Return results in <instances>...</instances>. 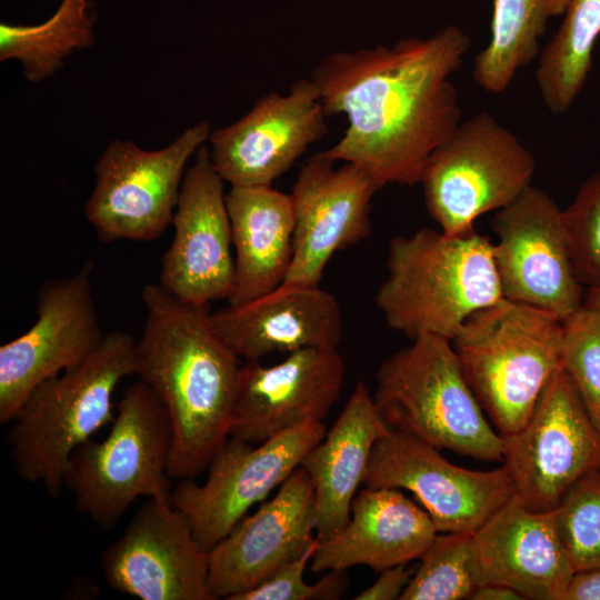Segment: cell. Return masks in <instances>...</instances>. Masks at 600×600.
I'll return each instance as SVG.
<instances>
[{"instance_id":"obj_36","label":"cell","mask_w":600,"mask_h":600,"mask_svg":"<svg viewBox=\"0 0 600 600\" xmlns=\"http://www.w3.org/2000/svg\"><path fill=\"white\" fill-rule=\"evenodd\" d=\"M471 600H521L524 599L514 589L499 583H483L476 586Z\"/></svg>"},{"instance_id":"obj_6","label":"cell","mask_w":600,"mask_h":600,"mask_svg":"<svg viewBox=\"0 0 600 600\" xmlns=\"http://www.w3.org/2000/svg\"><path fill=\"white\" fill-rule=\"evenodd\" d=\"M387 358L372 394L384 423L438 449L502 461L503 438L487 419L450 340L421 336Z\"/></svg>"},{"instance_id":"obj_34","label":"cell","mask_w":600,"mask_h":600,"mask_svg":"<svg viewBox=\"0 0 600 600\" xmlns=\"http://www.w3.org/2000/svg\"><path fill=\"white\" fill-rule=\"evenodd\" d=\"M379 578L367 589L358 593L356 600H394L400 599L409 584L413 572L406 563L397 564L380 571Z\"/></svg>"},{"instance_id":"obj_27","label":"cell","mask_w":600,"mask_h":600,"mask_svg":"<svg viewBox=\"0 0 600 600\" xmlns=\"http://www.w3.org/2000/svg\"><path fill=\"white\" fill-rule=\"evenodd\" d=\"M94 16L90 0H62L39 24L0 23V61L17 60L31 83L43 81L73 52L94 43Z\"/></svg>"},{"instance_id":"obj_2","label":"cell","mask_w":600,"mask_h":600,"mask_svg":"<svg viewBox=\"0 0 600 600\" xmlns=\"http://www.w3.org/2000/svg\"><path fill=\"white\" fill-rule=\"evenodd\" d=\"M141 300L134 374L168 413L170 478L193 479L230 437L241 359L213 330L208 304L184 302L152 282Z\"/></svg>"},{"instance_id":"obj_11","label":"cell","mask_w":600,"mask_h":600,"mask_svg":"<svg viewBox=\"0 0 600 600\" xmlns=\"http://www.w3.org/2000/svg\"><path fill=\"white\" fill-rule=\"evenodd\" d=\"M502 438L514 494L532 511H552L580 478L600 468V429L563 369L528 422Z\"/></svg>"},{"instance_id":"obj_17","label":"cell","mask_w":600,"mask_h":600,"mask_svg":"<svg viewBox=\"0 0 600 600\" xmlns=\"http://www.w3.org/2000/svg\"><path fill=\"white\" fill-rule=\"evenodd\" d=\"M171 224L174 234L162 257L160 286L193 304L228 300L234 258L224 180L204 144L184 173Z\"/></svg>"},{"instance_id":"obj_16","label":"cell","mask_w":600,"mask_h":600,"mask_svg":"<svg viewBox=\"0 0 600 600\" xmlns=\"http://www.w3.org/2000/svg\"><path fill=\"white\" fill-rule=\"evenodd\" d=\"M313 81L301 78L288 93L268 92L229 126L210 133V158L230 186H264L284 174L328 131Z\"/></svg>"},{"instance_id":"obj_22","label":"cell","mask_w":600,"mask_h":600,"mask_svg":"<svg viewBox=\"0 0 600 600\" xmlns=\"http://www.w3.org/2000/svg\"><path fill=\"white\" fill-rule=\"evenodd\" d=\"M210 322L246 361L307 348L337 349L342 337L339 302L319 284L283 282L256 299L210 312Z\"/></svg>"},{"instance_id":"obj_13","label":"cell","mask_w":600,"mask_h":600,"mask_svg":"<svg viewBox=\"0 0 600 600\" xmlns=\"http://www.w3.org/2000/svg\"><path fill=\"white\" fill-rule=\"evenodd\" d=\"M92 268L89 260L71 276L42 282L34 323L0 347V423L12 422L36 387L79 366L102 342Z\"/></svg>"},{"instance_id":"obj_8","label":"cell","mask_w":600,"mask_h":600,"mask_svg":"<svg viewBox=\"0 0 600 600\" xmlns=\"http://www.w3.org/2000/svg\"><path fill=\"white\" fill-rule=\"evenodd\" d=\"M532 153L494 117L460 122L429 156L420 179L429 214L447 236L474 230L480 216L510 204L529 187Z\"/></svg>"},{"instance_id":"obj_7","label":"cell","mask_w":600,"mask_h":600,"mask_svg":"<svg viewBox=\"0 0 600 600\" xmlns=\"http://www.w3.org/2000/svg\"><path fill=\"white\" fill-rule=\"evenodd\" d=\"M171 438L166 409L138 379L116 404L106 438L86 441L69 459L64 488L77 509L111 530L138 498L170 499Z\"/></svg>"},{"instance_id":"obj_24","label":"cell","mask_w":600,"mask_h":600,"mask_svg":"<svg viewBox=\"0 0 600 600\" xmlns=\"http://www.w3.org/2000/svg\"><path fill=\"white\" fill-rule=\"evenodd\" d=\"M388 429L368 388L358 381L331 429L304 454L300 467L313 483L319 540L348 523L373 446Z\"/></svg>"},{"instance_id":"obj_18","label":"cell","mask_w":600,"mask_h":600,"mask_svg":"<svg viewBox=\"0 0 600 600\" xmlns=\"http://www.w3.org/2000/svg\"><path fill=\"white\" fill-rule=\"evenodd\" d=\"M334 163L319 151L306 161L292 184L293 256L287 283L319 284L336 252L371 233V202L379 187L360 167Z\"/></svg>"},{"instance_id":"obj_35","label":"cell","mask_w":600,"mask_h":600,"mask_svg":"<svg viewBox=\"0 0 600 600\" xmlns=\"http://www.w3.org/2000/svg\"><path fill=\"white\" fill-rule=\"evenodd\" d=\"M561 600H600V568L574 571Z\"/></svg>"},{"instance_id":"obj_23","label":"cell","mask_w":600,"mask_h":600,"mask_svg":"<svg viewBox=\"0 0 600 600\" xmlns=\"http://www.w3.org/2000/svg\"><path fill=\"white\" fill-rule=\"evenodd\" d=\"M438 531L428 512L398 489L366 487L351 503L348 523L319 540L313 572L346 571L363 564L373 570L420 559Z\"/></svg>"},{"instance_id":"obj_3","label":"cell","mask_w":600,"mask_h":600,"mask_svg":"<svg viewBox=\"0 0 600 600\" xmlns=\"http://www.w3.org/2000/svg\"><path fill=\"white\" fill-rule=\"evenodd\" d=\"M386 267L376 303L388 327L411 340L452 341L472 314L504 299L493 242L474 230L447 236L422 228L396 237Z\"/></svg>"},{"instance_id":"obj_1","label":"cell","mask_w":600,"mask_h":600,"mask_svg":"<svg viewBox=\"0 0 600 600\" xmlns=\"http://www.w3.org/2000/svg\"><path fill=\"white\" fill-rule=\"evenodd\" d=\"M469 47V37L448 26L428 38L322 58L310 79L327 116L348 119L341 138L324 153L360 167L379 189L420 183L429 156L461 122L450 77Z\"/></svg>"},{"instance_id":"obj_28","label":"cell","mask_w":600,"mask_h":600,"mask_svg":"<svg viewBox=\"0 0 600 600\" xmlns=\"http://www.w3.org/2000/svg\"><path fill=\"white\" fill-rule=\"evenodd\" d=\"M563 14L536 70L540 96L553 113L566 112L586 84L600 36V0H570Z\"/></svg>"},{"instance_id":"obj_31","label":"cell","mask_w":600,"mask_h":600,"mask_svg":"<svg viewBox=\"0 0 600 600\" xmlns=\"http://www.w3.org/2000/svg\"><path fill=\"white\" fill-rule=\"evenodd\" d=\"M562 323V369L600 429V311L583 304Z\"/></svg>"},{"instance_id":"obj_9","label":"cell","mask_w":600,"mask_h":600,"mask_svg":"<svg viewBox=\"0 0 600 600\" xmlns=\"http://www.w3.org/2000/svg\"><path fill=\"white\" fill-rule=\"evenodd\" d=\"M210 133L209 123L201 121L158 150L111 141L96 162L94 187L84 206L100 241L158 239L172 222L186 166Z\"/></svg>"},{"instance_id":"obj_19","label":"cell","mask_w":600,"mask_h":600,"mask_svg":"<svg viewBox=\"0 0 600 600\" xmlns=\"http://www.w3.org/2000/svg\"><path fill=\"white\" fill-rule=\"evenodd\" d=\"M346 363L337 349L307 348L273 366L241 364L230 437L253 444L322 422L337 402Z\"/></svg>"},{"instance_id":"obj_15","label":"cell","mask_w":600,"mask_h":600,"mask_svg":"<svg viewBox=\"0 0 600 600\" xmlns=\"http://www.w3.org/2000/svg\"><path fill=\"white\" fill-rule=\"evenodd\" d=\"M100 563L111 589L140 600H214L209 552L170 499L148 498Z\"/></svg>"},{"instance_id":"obj_30","label":"cell","mask_w":600,"mask_h":600,"mask_svg":"<svg viewBox=\"0 0 600 600\" xmlns=\"http://www.w3.org/2000/svg\"><path fill=\"white\" fill-rule=\"evenodd\" d=\"M552 512L573 570L600 568V468L580 478Z\"/></svg>"},{"instance_id":"obj_20","label":"cell","mask_w":600,"mask_h":600,"mask_svg":"<svg viewBox=\"0 0 600 600\" xmlns=\"http://www.w3.org/2000/svg\"><path fill=\"white\" fill-rule=\"evenodd\" d=\"M314 488L302 467L209 551L208 587L214 598L232 600L298 558L317 539Z\"/></svg>"},{"instance_id":"obj_10","label":"cell","mask_w":600,"mask_h":600,"mask_svg":"<svg viewBox=\"0 0 600 600\" xmlns=\"http://www.w3.org/2000/svg\"><path fill=\"white\" fill-rule=\"evenodd\" d=\"M326 436L323 422L308 423L253 444L229 437L208 466L203 483L181 479L170 501L188 520L208 552L227 537L248 510L298 468Z\"/></svg>"},{"instance_id":"obj_5","label":"cell","mask_w":600,"mask_h":600,"mask_svg":"<svg viewBox=\"0 0 600 600\" xmlns=\"http://www.w3.org/2000/svg\"><path fill=\"white\" fill-rule=\"evenodd\" d=\"M562 321L507 299L472 314L452 339L463 374L501 437L528 422L562 369Z\"/></svg>"},{"instance_id":"obj_14","label":"cell","mask_w":600,"mask_h":600,"mask_svg":"<svg viewBox=\"0 0 600 600\" xmlns=\"http://www.w3.org/2000/svg\"><path fill=\"white\" fill-rule=\"evenodd\" d=\"M362 483L410 491L438 533L474 532L514 494L504 466L467 469L438 448L391 428L374 443Z\"/></svg>"},{"instance_id":"obj_25","label":"cell","mask_w":600,"mask_h":600,"mask_svg":"<svg viewBox=\"0 0 600 600\" xmlns=\"http://www.w3.org/2000/svg\"><path fill=\"white\" fill-rule=\"evenodd\" d=\"M234 257L229 304L281 286L293 256L294 211L289 193L264 186H231L226 193Z\"/></svg>"},{"instance_id":"obj_26","label":"cell","mask_w":600,"mask_h":600,"mask_svg":"<svg viewBox=\"0 0 600 600\" xmlns=\"http://www.w3.org/2000/svg\"><path fill=\"white\" fill-rule=\"evenodd\" d=\"M570 0H494L491 37L474 57L473 78L486 91H504L519 69L540 54L539 39L550 18Z\"/></svg>"},{"instance_id":"obj_4","label":"cell","mask_w":600,"mask_h":600,"mask_svg":"<svg viewBox=\"0 0 600 600\" xmlns=\"http://www.w3.org/2000/svg\"><path fill=\"white\" fill-rule=\"evenodd\" d=\"M136 341L127 332H109L82 363L31 391L8 433L22 480L60 494L73 451L114 418L116 389L134 374Z\"/></svg>"},{"instance_id":"obj_37","label":"cell","mask_w":600,"mask_h":600,"mask_svg":"<svg viewBox=\"0 0 600 600\" xmlns=\"http://www.w3.org/2000/svg\"><path fill=\"white\" fill-rule=\"evenodd\" d=\"M586 307L600 311V287L598 288H588L587 293L584 294Z\"/></svg>"},{"instance_id":"obj_33","label":"cell","mask_w":600,"mask_h":600,"mask_svg":"<svg viewBox=\"0 0 600 600\" xmlns=\"http://www.w3.org/2000/svg\"><path fill=\"white\" fill-rule=\"evenodd\" d=\"M317 538L298 558L277 569L257 587L237 594L232 600H333L348 588L344 571H329L316 583L304 581V571L318 546Z\"/></svg>"},{"instance_id":"obj_29","label":"cell","mask_w":600,"mask_h":600,"mask_svg":"<svg viewBox=\"0 0 600 600\" xmlns=\"http://www.w3.org/2000/svg\"><path fill=\"white\" fill-rule=\"evenodd\" d=\"M471 533H437L420 557L400 600L469 599L476 588L471 568Z\"/></svg>"},{"instance_id":"obj_12","label":"cell","mask_w":600,"mask_h":600,"mask_svg":"<svg viewBox=\"0 0 600 600\" xmlns=\"http://www.w3.org/2000/svg\"><path fill=\"white\" fill-rule=\"evenodd\" d=\"M492 228L494 261L503 298L542 310L560 321L584 303L563 210L543 190L529 187L498 210Z\"/></svg>"},{"instance_id":"obj_32","label":"cell","mask_w":600,"mask_h":600,"mask_svg":"<svg viewBox=\"0 0 600 600\" xmlns=\"http://www.w3.org/2000/svg\"><path fill=\"white\" fill-rule=\"evenodd\" d=\"M573 266L580 283L600 287V169L578 189L563 210Z\"/></svg>"},{"instance_id":"obj_21","label":"cell","mask_w":600,"mask_h":600,"mask_svg":"<svg viewBox=\"0 0 600 600\" xmlns=\"http://www.w3.org/2000/svg\"><path fill=\"white\" fill-rule=\"evenodd\" d=\"M476 584L499 583L524 599L561 600L574 570L552 511L537 512L512 498L471 533Z\"/></svg>"}]
</instances>
